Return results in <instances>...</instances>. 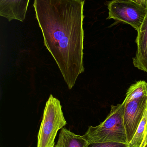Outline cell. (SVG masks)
Masks as SVG:
<instances>
[{"label": "cell", "instance_id": "obj_1", "mask_svg": "<svg viewBox=\"0 0 147 147\" xmlns=\"http://www.w3.org/2000/svg\"><path fill=\"white\" fill-rule=\"evenodd\" d=\"M85 0H34L45 47L71 90L84 72Z\"/></svg>", "mask_w": 147, "mask_h": 147}, {"label": "cell", "instance_id": "obj_2", "mask_svg": "<svg viewBox=\"0 0 147 147\" xmlns=\"http://www.w3.org/2000/svg\"><path fill=\"white\" fill-rule=\"evenodd\" d=\"M125 103L111 105L110 112L100 124L89 126L83 137L89 145L103 142L127 144L123 121Z\"/></svg>", "mask_w": 147, "mask_h": 147}, {"label": "cell", "instance_id": "obj_3", "mask_svg": "<svg viewBox=\"0 0 147 147\" xmlns=\"http://www.w3.org/2000/svg\"><path fill=\"white\" fill-rule=\"evenodd\" d=\"M67 124L60 101L50 95L44 109L37 137V147H54L58 131Z\"/></svg>", "mask_w": 147, "mask_h": 147}, {"label": "cell", "instance_id": "obj_4", "mask_svg": "<svg viewBox=\"0 0 147 147\" xmlns=\"http://www.w3.org/2000/svg\"><path fill=\"white\" fill-rule=\"evenodd\" d=\"M107 4L109 10L108 20L124 22L139 31L146 15L147 8L133 0H112Z\"/></svg>", "mask_w": 147, "mask_h": 147}, {"label": "cell", "instance_id": "obj_5", "mask_svg": "<svg viewBox=\"0 0 147 147\" xmlns=\"http://www.w3.org/2000/svg\"><path fill=\"white\" fill-rule=\"evenodd\" d=\"M147 107V96L125 104L123 121L128 144L132 140Z\"/></svg>", "mask_w": 147, "mask_h": 147}, {"label": "cell", "instance_id": "obj_6", "mask_svg": "<svg viewBox=\"0 0 147 147\" xmlns=\"http://www.w3.org/2000/svg\"><path fill=\"white\" fill-rule=\"evenodd\" d=\"M30 0H0V16L9 21L23 22Z\"/></svg>", "mask_w": 147, "mask_h": 147}, {"label": "cell", "instance_id": "obj_7", "mask_svg": "<svg viewBox=\"0 0 147 147\" xmlns=\"http://www.w3.org/2000/svg\"><path fill=\"white\" fill-rule=\"evenodd\" d=\"M90 145L83 136L77 135L63 127L55 147H89Z\"/></svg>", "mask_w": 147, "mask_h": 147}, {"label": "cell", "instance_id": "obj_8", "mask_svg": "<svg viewBox=\"0 0 147 147\" xmlns=\"http://www.w3.org/2000/svg\"><path fill=\"white\" fill-rule=\"evenodd\" d=\"M147 96V82L140 80L129 88L123 102L125 104Z\"/></svg>", "mask_w": 147, "mask_h": 147}, {"label": "cell", "instance_id": "obj_9", "mask_svg": "<svg viewBox=\"0 0 147 147\" xmlns=\"http://www.w3.org/2000/svg\"><path fill=\"white\" fill-rule=\"evenodd\" d=\"M147 122V107L143 118L140 123L132 140L129 143V147H140L144 139Z\"/></svg>", "mask_w": 147, "mask_h": 147}, {"label": "cell", "instance_id": "obj_10", "mask_svg": "<svg viewBox=\"0 0 147 147\" xmlns=\"http://www.w3.org/2000/svg\"><path fill=\"white\" fill-rule=\"evenodd\" d=\"M89 147H129L128 144L117 142H103L90 145Z\"/></svg>", "mask_w": 147, "mask_h": 147}, {"label": "cell", "instance_id": "obj_11", "mask_svg": "<svg viewBox=\"0 0 147 147\" xmlns=\"http://www.w3.org/2000/svg\"><path fill=\"white\" fill-rule=\"evenodd\" d=\"M147 143V122L146 125V129H145V135H144V139L140 147H144L146 145Z\"/></svg>", "mask_w": 147, "mask_h": 147}, {"label": "cell", "instance_id": "obj_12", "mask_svg": "<svg viewBox=\"0 0 147 147\" xmlns=\"http://www.w3.org/2000/svg\"><path fill=\"white\" fill-rule=\"evenodd\" d=\"M133 1L147 8V0H133Z\"/></svg>", "mask_w": 147, "mask_h": 147}, {"label": "cell", "instance_id": "obj_13", "mask_svg": "<svg viewBox=\"0 0 147 147\" xmlns=\"http://www.w3.org/2000/svg\"><path fill=\"white\" fill-rule=\"evenodd\" d=\"M144 147H147V143L146 145V146H145Z\"/></svg>", "mask_w": 147, "mask_h": 147}]
</instances>
